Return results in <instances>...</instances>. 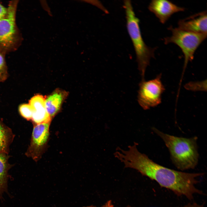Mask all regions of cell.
<instances>
[{
    "label": "cell",
    "instance_id": "1",
    "mask_svg": "<svg viewBox=\"0 0 207 207\" xmlns=\"http://www.w3.org/2000/svg\"><path fill=\"white\" fill-rule=\"evenodd\" d=\"M137 143L129 146L127 150H121L117 158L125 168L136 169L142 175L157 182L162 187L169 189L179 196L183 195L189 200L195 194L203 191L195 187L197 178L203 173H187L176 170L158 164L137 150Z\"/></svg>",
    "mask_w": 207,
    "mask_h": 207
},
{
    "label": "cell",
    "instance_id": "2",
    "mask_svg": "<svg viewBox=\"0 0 207 207\" xmlns=\"http://www.w3.org/2000/svg\"><path fill=\"white\" fill-rule=\"evenodd\" d=\"M152 130L164 141L172 162L178 169L183 170L195 168L199 158L197 137H179L165 133L155 127Z\"/></svg>",
    "mask_w": 207,
    "mask_h": 207
},
{
    "label": "cell",
    "instance_id": "3",
    "mask_svg": "<svg viewBox=\"0 0 207 207\" xmlns=\"http://www.w3.org/2000/svg\"><path fill=\"white\" fill-rule=\"evenodd\" d=\"M123 3L127 31L135 51L138 69L142 80H143L150 60L154 57L155 49L148 47L144 42L139 27V20L135 15L131 1L124 0Z\"/></svg>",
    "mask_w": 207,
    "mask_h": 207
},
{
    "label": "cell",
    "instance_id": "4",
    "mask_svg": "<svg viewBox=\"0 0 207 207\" xmlns=\"http://www.w3.org/2000/svg\"><path fill=\"white\" fill-rule=\"evenodd\" d=\"M18 0L9 2L6 16L0 20V50L6 54L17 50L23 38L16 23Z\"/></svg>",
    "mask_w": 207,
    "mask_h": 207
},
{
    "label": "cell",
    "instance_id": "5",
    "mask_svg": "<svg viewBox=\"0 0 207 207\" xmlns=\"http://www.w3.org/2000/svg\"><path fill=\"white\" fill-rule=\"evenodd\" d=\"M168 29L172 34L164 38V43L166 44L174 43L181 49L184 57L183 74L188 63L193 60L195 51L206 38L207 34L188 31L172 26Z\"/></svg>",
    "mask_w": 207,
    "mask_h": 207
},
{
    "label": "cell",
    "instance_id": "6",
    "mask_svg": "<svg viewBox=\"0 0 207 207\" xmlns=\"http://www.w3.org/2000/svg\"><path fill=\"white\" fill-rule=\"evenodd\" d=\"M161 74L152 79L141 80L139 85L138 101L144 110L157 106L161 103L165 89L161 80Z\"/></svg>",
    "mask_w": 207,
    "mask_h": 207
},
{
    "label": "cell",
    "instance_id": "7",
    "mask_svg": "<svg viewBox=\"0 0 207 207\" xmlns=\"http://www.w3.org/2000/svg\"><path fill=\"white\" fill-rule=\"evenodd\" d=\"M50 122L35 124L34 127L30 144L26 155L34 160L39 158L42 147L49 136Z\"/></svg>",
    "mask_w": 207,
    "mask_h": 207
},
{
    "label": "cell",
    "instance_id": "8",
    "mask_svg": "<svg viewBox=\"0 0 207 207\" xmlns=\"http://www.w3.org/2000/svg\"><path fill=\"white\" fill-rule=\"evenodd\" d=\"M148 8L162 24L165 23L173 14L185 9V8L167 0H152Z\"/></svg>",
    "mask_w": 207,
    "mask_h": 207
},
{
    "label": "cell",
    "instance_id": "9",
    "mask_svg": "<svg viewBox=\"0 0 207 207\" xmlns=\"http://www.w3.org/2000/svg\"><path fill=\"white\" fill-rule=\"evenodd\" d=\"M207 17L206 11L196 14L180 20L178 27L188 31L207 34Z\"/></svg>",
    "mask_w": 207,
    "mask_h": 207
},
{
    "label": "cell",
    "instance_id": "10",
    "mask_svg": "<svg viewBox=\"0 0 207 207\" xmlns=\"http://www.w3.org/2000/svg\"><path fill=\"white\" fill-rule=\"evenodd\" d=\"M67 95V93L64 91L56 90L45 97V108L51 118L60 111Z\"/></svg>",
    "mask_w": 207,
    "mask_h": 207
},
{
    "label": "cell",
    "instance_id": "11",
    "mask_svg": "<svg viewBox=\"0 0 207 207\" xmlns=\"http://www.w3.org/2000/svg\"><path fill=\"white\" fill-rule=\"evenodd\" d=\"M8 158V154L0 152V195L7 189L8 171L12 167Z\"/></svg>",
    "mask_w": 207,
    "mask_h": 207
},
{
    "label": "cell",
    "instance_id": "12",
    "mask_svg": "<svg viewBox=\"0 0 207 207\" xmlns=\"http://www.w3.org/2000/svg\"><path fill=\"white\" fill-rule=\"evenodd\" d=\"M14 137L11 129L0 120V152L8 154Z\"/></svg>",
    "mask_w": 207,
    "mask_h": 207
},
{
    "label": "cell",
    "instance_id": "13",
    "mask_svg": "<svg viewBox=\"0 0 207 207\" xmlns=\"http://www.w3.org/2000/svg\"><path fill=\"white\" fill-rule=\"evenodd\" d=\"M45 97L40 94H37L32 97L28 103L32 107L33 112L41 111L46 109Z\"/></svg>",
    "mask_w": 207,
    "mask_h": 207
},
{
    "label": "cell",
    "instance_id": "14",
    "mask_svg": "<svg viewBox=\"0 0 207 207\" xmlns=\"http://www.w3.org/2000/svg\"><path fill=\"white\" fill-rule=\"evenodd\" d=\"M6 54L0 50V82H3L8 78V74L5 59Z\"/></svg>",
    "mask_w": 207,
    "mask_h": 207
},
{
    "label": "cell",
    "instance_id": "15",
    "mask_svg": "<svg viewBox=\"0 0 207 207\" xmlns=\"http://www.w3.org/2000/svg\"><path fill=\"white\" fill-rule=\"evenodd\" d=\"M185 87L187 90L193 91H206V80L201 81L191 82L186 84Z\"/></svg>",
    "mask_w": 207,
    "mask_h": 207
},
{
    "label": "cell",
    "instance_id": "16",
    "mask_svg": "<svg viewBox=\"0 0 207 207\" xmlns=\"http://www.w3.org/2000/svg\"><path fill=\"white\" fill-rule=\"evenodd\" d=\"M18 110L20 114L23 117L28 120H31L33 111L28 103L20 104Z\"/></svg>",
    "mask_w": 207,
    "mask_h": 207
},
{
    "label": "cell",
    "instance_id": "17",
    "mask_svg": "<svg viewBox=\"0 0 207 207\" xmlns=\"http://www.w3.org/2000/svg\"><path fill=\"white\" fill-rule=\"evenodd\" d=\"M7 12V7L4 6L0 2V20L6 16Z\"/></svg>",
    "mask_w": 207,
    "mask_h": 207
},
{
    "label": "cell",
    "instance_id": "18",
    "mask_svg": "<svg viewBox=\"0 0 207 207\" xmlns=\"http://www.w3.org/2000/svg\"><path fill=\"white\" fill-rule=\"evenodd\" d=\"M204 207L203 205H200L196 203H189L182 207Z\"/></svg>",
    "mask_w": 207,
    "mask_h": 207
},
{
    "label": "cell",
    "instance_id": "19",
    "mask_svg": "<svg viewBox=\"0 0 207 207\" xmlns=\"http://www.w3.org/2000/svg\"><path fill=\"white\" fill-rule=\"evenodd\" d=\"M112 205L110 201H109L107 202L105 205L101 207H112ZM86 207H94L93 206H88Z\"/></svg>",
    "mask_w": 207,
    "mask_h": 207
}]
</instances>
